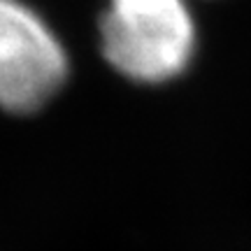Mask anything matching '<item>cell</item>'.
Returning a JSON list of instances; mask_svg holds the SVG:
<instances>
[{"instance_id": "2", "label": "cell", "mask_w": 251, "mask_h": 251, "mask_svg": "<svg viewBox=\"0 0 251 251\" xmlns=\"http://www.w3.org/2000/svg\"><path fill=\"white\" fill-rule=\"evenodd\" d=\"M68 58L42 19L19 0H0V107L28 114L63 86Z\"/></svg>"}, {"instance_id": "1", "label": "cell", "mask_w": 251, "mask_h": 251, "mask_svg": "<svg viewBox=\"0 0 251 251\" xmlns=\"http://www.w3.org/2000/svg\"><path fill=\"white\" fill-rule=\"evenodd\" d=\"M100 35L112 68L147 84L177 77L196 49V24L184 0H109Z\"/></svg>"}]
</instances>
